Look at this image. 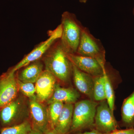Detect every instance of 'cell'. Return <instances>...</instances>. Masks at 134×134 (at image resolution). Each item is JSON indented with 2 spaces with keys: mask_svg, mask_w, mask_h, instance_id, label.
<instances>
[{
  "mask_svg": "<svg viewBox=\"0 0 134 134\" xmlns=\"http://www.w3.org/2000/svg\"><path fill=\"white\" fill-rule=\"evenodd\" d=\"M42 58L45 70L52 73L57 80L64 83L69 81L72 75L73 65L67 57L60 39L53 44Z\"/></svg>",
  "mask_w": 134,
  "mask_h": 134,
  "instance_id": "1",
  "label": "cell"
},
{
  "mask_svg": "<svg viewBox=\"0 0 134 134\" xmlns=\"http://www.w3.org/2000/svg\"><path fill=\"white\" fill-rule=\"evenodd\" d=\"M62 35L60 38L63 47L67 53H76L83 27L75 14L65 11L62 15Z\"/></svg>",
  "mask_w": 134,
  "mask_h": 134,
  "instance_id": "2",
  "label": "cell"
},
{
  "mask_svg": "<svg viewBox=\"0 0 134 134\" xmlns=\"http://www.w3.org/2000/svg\"><path fill=\"white\" fill-rule=\"evenodd\" d=\"M98 103L85 99L75 103L70 133L77 132L94 127L96 110Z\"/></svg>",
  "mask_w": 134,
  "mask_h": 134,
  "instance_id": "3",
  "label": "cell"
},
{
  "mask_svg": "<svg viewBox=\"0 0 134 134\" xmlns=\"http://www.w3.org/2000/svg\"><path fill=\"white\" fill-rule=\"evenodd\" d=\"M76 54L94 58L103 65L105 64V50L101 41L83 26Z\"/></svg>",
  "mask_w": 134,
  "mask_h": 134,
  "instance_id": "4",
  "label": "cell"
},
{
  "mask_svg": "<svg viewBox=\"0 0 134 134\" xmlns=\"http://www.w3.org/2000/svg\"><path fill=\"white\" fill-rule=\"evenodd\" d=\"M62 35V28L60 24L54 30L49 32L48 37L45 41L41 42L34 48L15 66L12 68L14 72L26 66L31 63L41 59L55 41L61 38Z\"/></svg>",
  "mask_w": 134,
  "mask_h": 134,
  "instance_id": "5",
  "label": "cell"
},
{
  "mask_svg": "<svg viewBox=\"0 0 134 134\" xmlns=\"http://www.w3.org/2000/svg\"><path fill=\"white\" fill-rule=\"evenodd\" d=\"M16 72L12 68L0 76V110L16 98L19 89Z\"/></svg>",
  "mask_w": 134,
  "mask_h": 134,
  "instance_id": "6",
  "label": "cell"
},
{
  "mask_svg": "<svg viewBox=\"0 0 134 134\" xmlns=\"http://www.w3.org/2000/svg\"><path fill=\"white\" fill-rule=\"evenodd\" d=\"M113 113L107 101H100L96 110L94 129L102 134L109 133L117 129L118 124Z\"/></svg>",
  "mask_w": 134,
  "mask_h": 134,
  "instance_id": "7",
  "label": "cell"
},
{
  "mask_svg": "<svg viewBox=\"0 0 134 134\" xmlns=\"http://www.w3.org/2000/svg\"><path fill=\"white\" fill-rule=\"evenodd\" d=\"M68 58L78 69L93 77L103 75L105 65L94 58L75 54L67 53Z\"/></svg>",
  "mask_w": 134,
  "mask_h": 134,
  "instance_id": "8",
  "label": "cell"
},
{
  "mask_svg": "<svg viewBox=\"0 0 134 134\" xmlns=\"http://www.w3.org/2000/svg\"><path fill=\"white\" fill-rule=\"evenodd\" d=\"M55 76L45 70L41 73L36 82V97L40 103L48 100L54 91L56 81Z\"/></svg>",
  "mask_w": 134,
  "mask_h": 134,
  "instance_id": "9",
  "label": "cell"
},
{
  "mask_svg": "<svg viewBox=\"0 0 134 134\" xmlns=\"http://www.w3.org/2000/svg\"><path fill=\"white\" fill-rule=\"evenodd\" d=\"M30 108L32 128L44 133L50 126L48 111L37 98L30 99Z\"/></svg>",
  "mask_w": 134,
  "mask_h": 134,
  "instance_id": "10",
  "label": "cell"
},
{
  "mask_svg": "<svg viewBox=\"0 0 134 134\" xmlns=\"http://www.w3.org/2000/svg\"><path fill=\"white\" fill-rule=\"evenodd\" d=\"M21 99L16 98L0 110V123L3 128L16 125L21 111Z\"/></svg>",
  "mask_w": 134,
  "mask_h": 134,
  "instance_id": "11",
  "label": "cell"
},
{
  "mask_svg": "<svg viewBox=\"0 0 134 134\" xmlns=\"http://www.w3.org/2000/svg\"><path fill=\"white\" fill-rule=\"evenodd\" d=\"M72 76L75 86L81 93L93 99V77L83 72L73 65Z\"/></svg>",
  "mask_w": 134,
  "mask_h": 134,
  "instance_id": "12",
  "label": "cell"
},
{
  "mask_svg": "<svg viewBox=\"0 0 134 134\" xmlns=\"http://www.w3.org/2000/svg\"><path fill=\"white\" fill-rule=\"evenodd\" d=\"M80 97L76 90L72 88H65L56 84L52 96L48 100V104L60 101L64 104H75Z\"/></svg>",
  "mask_w": 134,
  "mask_h": 134,
  "instance_id": "13",
  "label": "cell"
},
{
  "mask_svg": "<svg viewBox=\"0 0 134 134\" xmlns=\"http://www.w3.org/2000/svg\"><path fill=\"white\" fill-rule=\"evenodd\" d=\"M40 59L24 67L25 68L18 74V79L23 82L36 83L43 71L44 65Z\"/></svg>",
  "mask_w": 134,
  "mask_h": 134,
  "instance_id": "14",
  "label": "cell"
},
{
  "mask_svg": "<svg viewBox=\"0 0 134 134\" xmlns=\"http://www.w3.org/2000/svg\"><path fill=\"white\" fill-rule=\"evenodd\" d=\"M74 105L73 104H64L62 112L55 125V130L60 134L70 133L72 122Z\"/></svg>",
  "mask_w": 134,
  "mask_h": 134,
  "instance_id": "15",
  "label": "cell"
},
{
  "mask_svg": "<svg viewBox=\"0 0 134 134\" xmlns=\"http://www.w3.org/2000/svg\"><path fill=\"white\" fill-rule=\"evenodd\" d=\"M122 121L129 128H133L134 125V91L125 99L121 109Z\"/></svg>",
  "mask_w": 134,
  "mask_h": 134,
  "instance_id": "16",
  "label": "cell"
},
{
  "mask_svg": "<svg viewBox=\"0 0 134 134\" xmlns=\"http://www.w3.org/2000/svg\"><path fill=\"white\" fill-rule=\"evenodd\" d=\"M32 129L31 122L26 120L14 126L2 128L0 134H28Z\"/></svg>",
  "mask_w": 134,
  "mask_h": 134,
  "instance_id": "17",
  "label": "cell"
},
{
  "mask_svg": "<svg viewBox=\"0 0 134 134\" xmlns=\"http://www.w3.org/2000/svg\"><path fill=\"white\" fill-rule=\"evenodd\" d=\"M93 99L97 101H101L106 99L105 82L103 75L93 77Z\"/></svg>",
  "mask_w": 134,
  "mask_h": 134,
  "instance_id": "18",
  "label": "cell"
},
{
  "mask_svg": "<svg viewBox=\"0 0 134 134\" xmlns=\"http://www.w3.org/2000/svg\"><path fill=\"white\" fill-rule=\"evenodd\" d=\"M64 103L60 101H54L49 104L48 110L50 126L54 128L63 108Z\"/></svg>",
  "mask_w": 134,
  "mask_h": 134,
  "instance_id": "19",
  "label": "cell"
},
{
  "mask_svg": "<svg viewBox=\"0 0 134 134\" xmlns=\"http://www.w3.org/2000/svg\"><path fill=\"white\" fill-rule=\"evenodd\" d=\"M103 75L104 79L106 99L110 109L114 113L115 95L112 85L106 67L103 71Z\"/></svg>",
  "mask_w": 134,
  "mask_h": 134,
  "instance_id": "20",
  "label": "cell"
},
{
  "mask_svg": "<svg viewBox=\"0 0 134 134\" xmlns=\"http://www.w3.org/2000/svg\"><path fill=\"white\" fill-rule=\"evenodd\" d=\"M18 84L19 89L25 96L30 99L37 98L35 95L36 93V87L33 83L30 82H23L17 78Z\"/></svg>",
  "mask_w": 134,
  "mask_h": 134,
  "instance_id": "21",
  "label": "cell"
},
{
  "mask_svg": "<svg viewBox=\"0 0 134 134\" xmlns=\"http://www.w3.org/2000/svg\"><path fill=\"white\" fill-rule=\"evenodd\" d=\"M102 134H134V128L124 130L116 129L109 133Z\"/></svg>",
  "mask_w": 134,
  "mask_h": 134,
  "instance_id": "22",
  "label": "cell"
},
{
  "mask_svg": "<svg viewBox=\"0 0 134 134\" xmlns=\"http://www.w3.org/2000/svg\"><path fill=\"white\" fill-rule=\"evenodd\" d=\"M44 134H60L55 130V129L52 127L51 126L48 127L43 133Z\"/></svg>",
  "mask_w": 134,
  "mask_h": 134,
  "instance_id": "23",
  "label": "cell"
},
{
  "mask_svg": "<svg viewBox=\"0 0 134 134\" xmlns=\"http://www.w3.org/2000/svg\"><path fill=\"white\" fill-rule=\"evenodd\" d=\"M76 134H102L101 133L99 132L97 130L95 129H93L91 131H87L84 132H79L77 133Z\"/></svg>",
  "mask_w": 134,
  "mask_h": 134,
  "instance_id": "24",
  "label": "cell"
},
{
  "mask_svg": "<svg viewBox=\"0 0 134 134\" xmlns=\"http://www.w3.org/2000/svg\"><path fill=\"white\" fill-rule=\"evenodd\" d=\"M28 134H44V133L38 130L32 129L29 132Z\"/></svg>",
  "mask_w": 134,
  "mask_h": 134,
  "instance_id": "25",
  "label": "cell"
},
{
  "mask_svg": "<svg viewBox=\"0 0 134 134\" xmlns=\"http://www.w3.org/2000/svg\"><path fill=\"white\" fill-rule=\"evenodd\" d=\"M88 1V0H79V2L84 3H86Z\"/></svg>",
  "mask_w": 134,
  "mask_h": 134,
  "instance_id": "26",
  "label": "cell"
},
{
  "mask_svg": "<svg viewBox=\"0 0 134 134\" xmlns=\"http://www.w3.org/2000/svg\"><path fill=\"white\" fill-rule=\"evenodd\" d=\"M133 14L134 15V8L133 9Z\"/></svg>",
  "mask_w": 134,
  "mask_h": 134,
  "instance_id": "27",
  "label": "cell"
}]
</instances>
